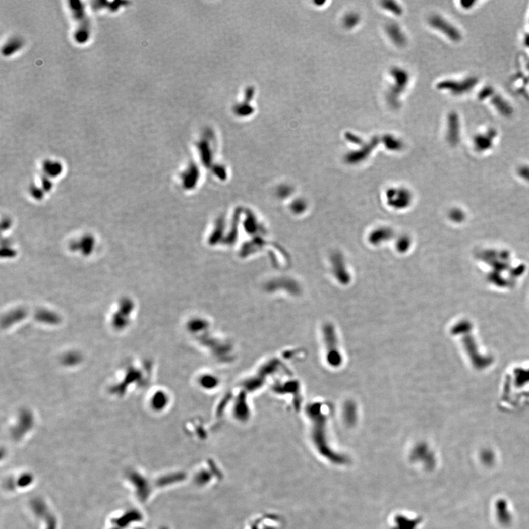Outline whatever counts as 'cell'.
<instances>
[{"label":"cell","mask_w":529,"mask_h":529,"mask_svg":"<svg viewBox=\"0 0 529 529\" xmlns=\"http://www.w3.org/2000/svg\"><path fill=\"white\" fill-rule=\"evenodd\" d=\"M69 9L75 23V41L79 43H86L89 39L91 27L85 6L81 2L70 1Z\"/></svg>","instance_id":"6da1fadb"},{"label":"cell","mask_w":529,"mask_h":529,"mask_svg":"<svg viewBox=\"0 0 529 529\" xmlns=\"http://www.w3.org/2000/svg\"><path fill=\"white\" fill-rule=\"evenodd\" d=\"M390 74L395 80V84L390 88L387 94L389 104L393 108L399 107V97L405 91L409 83V74L404 69L395 67L390 70Z\"/></svg>","instance_id":"7a4b0ae2"},{"label":"cell","mask_w":529,"mask_h":529,"mask_svg":"<svg viewBox=\"0 0 529 529\" xmlns=\"http://www.w3.org/2000/svg\"><path fill=\"white\" fill-rule=\"evenodd\" d=\"M139 517V514L136 510L126 511L125 514L120 515L118 518L111 520L109 529H125Z\"/></svg>","instance_id":"3957f363"},{"label":"cell","mask_w":529,"mask_h":529,"mask_svg":"<svg viewBox=\"0 0 529 529\" xmlns=\"http://www.w3.org/2000/svg\"><path fill=\"white\" fill-rule=\"evenodd\" d=\"M379 143V139L378 137H374L371 141L368 144H366L363 149L357 151V152H351V153L348 154L347 156V160L350 162H355L360 161L363 160L365 157H367L370 152L375 148V146H377Z\"/></svg>","instance_id":"277c9868"},{"label":"cell","mask_w":529,"mask_h":529,"mask_svg":"<svg viewBox=\"0 0 529 529\" xmlns=\"http://www.w3.org/2000/svg\"><path fill=\"white\" fill-rule=\"evenodd\" d=\"M387 34L397 46H403L406 44V38L402 33L401 28L396 23L389 24L386 27Z\"/></svg>","instance_id":"5b68a950"},{"label":"cell","mask_w":529,"mask_h":529,"mask_svg":"<svg viewBox=\"0 0 529 529\" xmlns=\"http://www.w3.org/2000/svg\"><path fill=\"white\" fill-rule=\"evenodd\" d=\"M430 24L431 25L433 26L435 28L442 30L443 33L451 37V38H455V37H456V31H455L454 29L451 25H448V23H447L446 22H445L442 18L437 17V16L432 17L430 19Z\"/></svg>","instance_id":"8992f818"},{"label":"cell","mask_w":529,"mask_h":529,"mask_svg":"<svg viewBox=\"0 0 529 529\" xmlns=\"http://www.w3.org/2000/svg\"><path fill=\"white\" fill-rule=\"evenodd\" d=\"M382 140H383V143L386 147L390 150H399L403 146L401 141L391 135H385L382 138Z\"/></svg>","instance_id":"52a82bcc"},{"label":"cell","mask_w":529,"mask_h":529,"mask_svg":"<svg viewBox=\"0 0 529 529\" xmlns=\"http://www.w3.org/2000/svg\"><path fill=\"white\" fill-rule=\"evenodd\" d=\"M382 7L387 11H390L396 16H401L403 14V9L401 6L393 1H384L382 3Z\"/></svg>","instance_id":"ba28073f"},{"label":"cell","mask_w":529,"mask_h":529,"mask_svg":"<svg viewBox=\"0 0 529 529\" xmlns=\"http://www.w3.org/2000/svg\"><path fill=\"white\" fill-rule=\"evenodd\" d=\"M360 20V16L358 14L350 13L344 17L343 24L346 28L351 29L358 25Z\"/></svg>","instance_id":"9c48e42d"},{"label":"cell","mask_w":529,"mask_h":529,"mask_svg":"<svg viewBox=\"0 0 529 529\" xmlns=\"http://www.w3.org/2000/svg\"><path fill=\"white\" fill-rule=\"evenodd\" d=\"M345 138H346L348 141H349V142L350 143H353V144H360V145L363 144V139H362L360 137L357 136V135L353 134V133H350V132L345 133Z\"/></svg>","instance_id":"30bf717a"}]
</instances>
